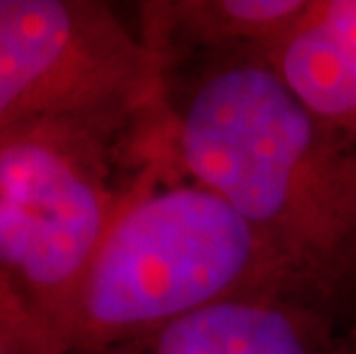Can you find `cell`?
Instances as JSON below:
<instances>
[{
    "label": "cell",
    "mask_w": 356,
    "mask_h": 354,
    "mask_svg": "<svg viewBox=\"0 0 356 354\" xmlns=\"http://www.w3.org/2000/svg\"><path fill=\"white\" fill-rule=\"evenodd\" d=\"M181 175L218 193L310 297L356 295V138L306 108L267 56L195 58L165 72Z\"/></svg>",
    "instance_id": "6da1fadb"
},
{
    "label": "cell",
    "mask_w": 356,
    "mask_h": 354,
    "mask_svg": "<svg viewBox=\"0 0 356 354\" xmlns=\"http://www.w3.org/2000/svg\"><path fill=\"white\" fill-rule=\"evenodd\" d=\"M175 172L168 102L37 115L0 131V308L37 352L63 354L120 214Z\"/></svg>",
    "instance_id": "7a4b0ae2"
},
{
    "label": "cell",
    "mask_w": 356,
    "mask_h": 354,
    "mask_svg": "<svg viewBox=\"0 0 356 354\" xmlns=\"http://www.w3.org/2000/svg\"><path fill=\"white\" fill-rule=\"evenodd\" d=\"M257 295L313 299L221 195L181 172L163 175L129 202L102 246L63 354L113 348Z\"/></svg>",
    "instance_id": "3957f363"
},
{
    "label": "cell",
    "mask_w": 356,
    "mask_h": 354,
    "mask_svg": "<svg viewBox=\"0 0 356 354\" xmlns=\"http://www.w3.org/2000/svg\"><path fill=\"white\" fill-rule=\"evenodd\" d=\"M163 102L161 58L115 5L0 0V131L37 115Z\"/></svg>",
    "instance_id": "277c9868"
},
{
    "label": "cell",
    "mask_w": 356,
    "mask_h": 354,
    "mask_svg": "<svg viewBox=\"0 0 356 354\" xmlns=\"http://www.w3.org/2000/svg\"><path fill=\"white\" fill-rule=\"evenodd\" d=\"M340 311L297 295L221 301L113 348L72 354H350Z\"/></svg>",
    "instance_id": "5b68a950"
},
{
    "label": "cell",
    "mask_w": 356,
    "mask_h": 354,
    "mask_svg": "<svg viewBox=\"0 0 356 354\" xmlns=\"http://www.w3.org/2000/svg\"><path fill=\"white\" fill-rule=\"evenodd\" d=\"M313 0H163L138 3V30L163 70L195 58L267 51L306 17Z\"/></svg>",
    "instance_id": "8992f818"
},
{
    "label": "cell",
    "mask_w": 356,
    "mask_h": 354,
    "mask_svg": "<svg viewBox=\"0 0 356 354\" xmlns=\"http://www.w3.org/2000/svg\"><path fill=\"white\" fill-rule=\"evenodd\" d=\"M264 56L306 108L356 138V0H313Z\"/></svg>",
    "instance_id": "52a82bcc"
},
{
    "label": "cell",
    "mask_w": 356,
    "mask_h": 354,
    "mask_svg": "<svg viewBox=\"0 0 356 354\" xmlns=\"http://www.w3.org/2000/svg\"><path fill=\"white\" fill-rule=\"evenodd\" d=\"M0 354H40L3 308H0Z\"/></svg>",
    "instance_id": "ba28073f"
},
{
    "label": "cell",
    "mask_w": 356,
    "mask_h": 354,
    "mask_svg": "<svg viewBox=\"0 0 356 354\" xmlns=\"http://www.w3.org/2000/svg\"><path fill=\"white\" fill-rule=\"evenodd\" d=\"M350 354H356V338H354V343H352V350H350Z\"/></svg>",
    "instance_id": "9c48e42d"
}]
</instances>
